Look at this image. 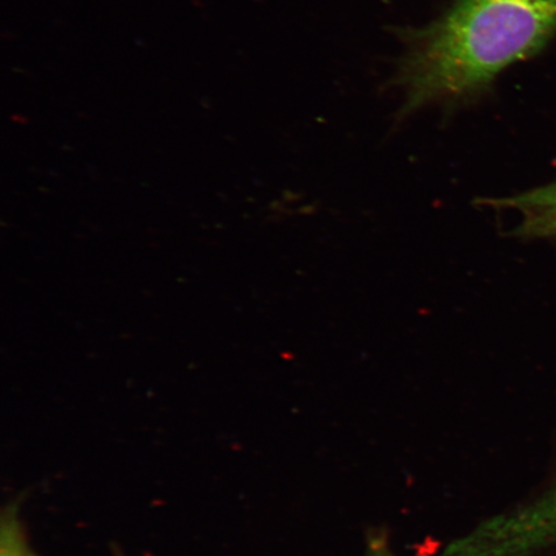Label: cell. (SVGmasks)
Instances as JSON below:
<instances>
[{
    "label": "cell",
    "instance_id": "6da1fadb",
    "mask_svg": "<svg viewBox=\"0 0 556 556\" xmlns=\"http://www.w3.org/2000/svg\"><path fill=\"white\" fill-rule=\"evenodd\" d=\"M555 31L556 0H457L441 18L407 34L397 75L401 115L475 100Z\"/></svg>",
    "mask_w": 556,
    "mask_h": 556
},
{
    "label": "cell",
    "instance_id": "7a4b0ae2",
    "mask_svg": "<svg viewBox=\"0 0 556 556\" xmlns=\"http://www.w3.org/2000/svg\"><path fill=\"white\" fill-rule=\"evenodd\" d=\"M456 556H556V464L525 502L455 542Z\"/></svg>",
    "mask_w": 556,
    "mask_h": 556
},
{
    "label": "cell",
    "instance_id": "3957f363",
    "mask_svg": "<svg viewBox=\"0 0 556 556\" xmlns=\"http://www.w3.org/2000/svg\"><path fill=\"white\" fill-rule=\"evenodd\" d=\"M503 204L520 215L517 236L544 239L556 245V180L519 197L506 199Z\"/></svg>",
    "mask_w": 556,
    "mask_h": 556
},
{
    "label": "cell",
    "instance_id": "277c9868",
    "mask_svg": "<svg viewBox=\"0 0 556 556\" xmlns=\"http://www.w3.org/2000/svg\"><path fill=\"white\" fill-rule=\"evenodd\" d=\"M0 556H37L25 538L16 507L13 506L7 507L3 511L0 525Z\"/></svg>",
    "mask_w": 556,
    "mask_h": 556
},
{
    "label": "cell",
    "instance_id": "5b68a950",
    "mask_svg": "<svg viewBox=\"0 0 556 556\" xmlns=\"http://www.w3.org/2000/svg\"><path fill=\"white\" fill-rule=\"evenodd\" d=\"M366 556H395L384 538H374L368 544Z\"/></svg>",
    "mask_w": 556,
    "mask_h": 556
}]
</instances>
